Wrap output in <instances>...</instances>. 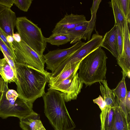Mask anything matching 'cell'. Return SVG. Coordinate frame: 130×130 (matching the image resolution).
Here are the masks:
<instances>
[{
	"mask_svg": "<svg viewBox=\"0 0 130 130\" xmlns=\"http://www.w3.org/2000/svg\"><path fill=\"white\" fill-rule=\"evenodd\" d=\"M113 109V119L110 130H130V118L126 116L118 104Z\"/></svg>",
	"mask_w": 130,
	"mask_h": 130,
	"instance_id": "obj_16",
	"label": "cell"
},
{
	"mask_svg": "<svg viewBox=\"0 0 130 130\" xmlns=\"http://www.w3.org/2000/svg\"><path fill=\"white\" fill-rule=\"evenodd\" d=\"M90 20L84 22L81 24L68 30L66 34L70 37L71 44H75L82 39H90L92 32L94 28L96 19V13L91 14Z\"/></svg>",
	"mask_w": 130,
	"mask_h": 130,
	"instance_id": "obj_10",
	"label": "cell"
},
{
	"mask_svg": "<svg viewBox=\"0 0 130 130\" xmlns=\"http://www.w3.org/2000/svg\"><path fill=\"white\" fill-rule=\"evenodd\" d=\"M113 108L106 106L100 115V130H110L113 119Z\"/></svg>",
	"mask_w": 130,
	"mask_h": 130,
	"instance_id": "obj_22",
	"label": "cell"
},
{
	"mask_svg": "<svg viewBox=\"0 0 130 130\" xmlns=\"http://www.w3.org/2000/svg\"><path fill=\"white\" fill-rule=\"evenodd\" d=\"M4 86V81L2 78L0 77V96L3 92Z\"/></svg>",
	"mask_w": 130,
	"mask_h": 130,
	"instance_id": "obj_35",
	"label": "cell"
},
{
	"mask_svg": "<svg viewBox=\"0 0 130 130\" xmlns=\"http://www.w3.org/2000/svg\"><path fill=\"white\" fill-rule=\"evenodd\" d=\"M0 50L3 53L4 58L5 59L6 61L13 69L14 72L16 74L14 61L8 55L7 53L3 49L0 48Z\"/></svg>",
	"mask_w": 130,
	"mask_h": 130,
	"instance_id": "obj_27",
	"label": "cell"
},
{
	"mask_svg": "<svg viewBox=\"0 0 130 130\" xmlns=\"http://www.w3.org/2000/svg\"><path fill=\"white\" fill-rule=\"evenodd\" d=\"M93 102L94 103H96L98 105L101 111L104 109L106 106L105 102L100 95L98 98L93 100Z\"/></svg>",
	"mask_w": 130,
	"mask_h": 130,
	"instance_id": "obj_30",
	"label": "cell"
},
{
	"mask_svg": "<svg viewBox=\"0 0 130 130\" xmlns=\"http://www.w3.org/2000/svg\"><path fill=\"white\" fill-rule=\"evenodd\" d=\"M7 42L12 46V43L13 42L14 40L12 36L8 35L7 37Z\"/></svg>",
	"mask_w": 130,
	"mask_h": 130,
	"instance_id": "obj_36",
	"label": "cell"
},
{
	"mask_svg": "<svg viewBox=\"0 0 130 130\" xmlns=\"http://www.w3.org/2000/svg\"><path fill=\"white\" fill-rule=\"evenodd\" d=\"M14 40L17 42H20L21 40V37L18 33H14L12 36Z\"/></svg>",
	"mask_w": 130,
	"mask_h": 130,
	"instance_id": "obj_34",
	"label": "cell"
},
{
	"mask_svg": "<svg viewBox=\"0 0 130 130\" xmlns=\"http://www.w3.org/2000/svg\"><path fill=\"white\" fill-rule=\"evenodd\" d=\"M15 13L7 8L0 13V27L7 35L13 36L17 20Z\"/></svg>",
	"mask_w": 130,
	"mask_h": 130,
	"instance_id": "obj_13",
	"label": "cell"
},
{
	"mask_svg": "<svg viewBox=\"0 0 130 130\" xmlns=\"http://www.w3.org/2000/svg\"><path fill=\"white\" fill-rule=\"evenodd\" d=\"M40 130H46L44 126H43L40 129Z\"/></svg>",
	"mask_w": 130,
	"mask_h": 130,
	"instance_id": "obj_38",
	"label": "cell"
},
{
	"mask_svg": "<svg viewBox=\"0 0 130 130\" xmlns=\"http://www.w3.org/2000/svg\"><path fill=\"white\" fill-rule=\"evenodd\" d=\"M107 58L104 51L100 46L81 60L78 75L86 87L106 78Z\"/></svg>",
	"mask_w": 130,
	"mask_h": 130,
	"instance_id": "obj_3",
	"label": "cell"
},
{
	"mask_svg": "<svg viewBox=\"0 0 130 130\" xmlns=\"http://www.w3.org/2000/svg\"><path fill=\"white\" fill-rule=\"evenodd\" d=\"M15 26L22 40L41 56L46 47L41 28L25 17L17 18Z\"/></svg>",
	"mask_w": 130,
	"mask_h": 130,
	"instance_id": "obj_5",
	"label": "cell"
},
{
	"mask_svg": "<svg viewBox=\"0 0 130 130\" xmlns=\"http://www.w3.org/2000/svg\"><path fill=\"white\" fill-rule=\"evenodd\" d=\"M14 0H0V4L10 8L14 4Z\"/></svg>",
	"mask_w": 130,
	"mask_h": 130,
	"instance_id": "obj_32",
	"label": "cell"
},
{
	"mask_svg": "<svg viewBox=\"0 0 130 130\" xmlns=\"http://www.w3.org/2000/svg\"><path fill=\"white\" fill-rule=\"evenodd\" d=\"M85 42L80 41L68 48L57 49L50 51L43 57L46 63V70L53 72L68 57L80 48Z\"/></svg>",
	"mask_w": 130,
	"mask_h": 130,
	"instance_id": "obj_9",
	"label": "cell"
},
{
	"mask_svg": "<svg viewBox=\"0 0 130 130\" xmlns=\"http://www.w3.org/2000/svg\"><path fill=\"white\" fill-rule=\"evenodd\" d=\"M19 125L23 130H40L43 126L39 115L34 111L20 120Z\"/></svg>",
	"mask_w": 130,
	"mask_h": 130,
	"instance_id": "obj_17",
	"label": "cell"
},
{
	"mask_svg": "<svg viewBox=\"0 0 130 130\" xmlns=\"http://www.w3.org/2000/svg\"><path fill=\"white\" fill-rule=\"evenodd\" d=\"M108 3L112 9L115 20V25L118 27L123 36L125 23L126 21V19L119 6L117 0H112Z\"/></svg>",
	"mask_w": 130,
	"mask_h": 130,
	"instance_id": "obj_21",
	"label": "cell"
},
{
	"mask_svg": "<svg viewBox=\"0 0 130 130\" xmlns=\"http://www.w3.org/2000/svg\"><path fill=\"white\" fill-rule=\"evenodd\" d=\"M116 26L117 30V48L118 55V58L121 55L122 52L123 36L118 26Z\"/></svg>",
	"mask_w": 130,
	"mask_h": 130,
	"instance_id": "obj_26",
	"label": "cell"
},
{
	"mask_svg": "<svg viewBox=\"0 0 130 130\" xmlns=\"http://www.w3.org/2000/svg\"><path fill=\"white\" fill-rule=\"evenodd\" d=\"M77 71H75L68 78L60 82L48 84V90H55L60 91L66 102L76 100L83 84L79 77Z\"/></svg>",
	"mask_w": 130,
	"mask_h": 130,
	"instance_id": "obj_6",
	"label": "cell"
},
{
	"mask_svg": "<svg viewBox=\"0 0 130 130\" xmlns=\"http://www.w3.org/2000/svg\"><path fill=\"white\" fill-rule=\"evenodd\" d=\"M125 106L127 113L129 115L130 112V91H127L125 102Z\"/></svg>",
	"mask_w": 130,
	"mask_h": 130,
	"instance_id": "obj_33",
	"label": "cell"
},
{
	"mask_svg": "<svg viewBox=\"0 0 130 130\" xmlns=\"http://www.w3.org/2000/svg\"><path fill=\"white\" fill-rule=\"evenodd\" d=\"M117 30L114 25L111 29L106 32L103 37L100 46L108 50L116 59L118 58L117 44Z\"/></svg>",
	"mask_w": 130,
	"mask_h": 130,
	"instance_id": "obj_14",
	"label": "cell"
},
{
	"mask_svg": "<svg viewBox=\"0 0 130 130\" xmlns=\"http://www.w3.org/2000/svg\"><path fill=\"white\" fill-rule=\"evenodd\" d=\"M102 1L101 0H94L92 6L90 8L91 14L96 13L99 8L100 4Z\"/></svg>",
	"mask_w": 130,
	"mask_h": 130,
	"instance_id": "obj_31",
	"label": "cell"
},
{
	"mask_svg": "<svg viewBox=\"0 0 130 130\" xmlns=\"http://www.w3.org/2000/svg\"><path fill=\"white\" fill-rule=\"evenodd\" d=\"M103 37L98 32L92 35L91 39L67 58L53 72L50 77L56 76L61 72L66 65L68 63H74L80 61L84 57L100 46Z\"/></svg>",
	"mask_w": 130,
	"mask_h": 130,
	"instance_id": "obj_8",
	"label": "cell"
},
{
	"mask_svg": "<svg viewBox=\"0 0 130 130\" xmlns=\"http://www.w3.org/2000/svg\"><path fill=\"white\" fill-rule=\"evenodd\" d=\"M8 84L4 82L0 96V117L4 119L15 117L20 120L34 111L33 104L22 99L15 90L9 89Z\"/></svg>",
	"mask_w": 130,
	"mask_h": 130,
	"instance_id": "obj_4",
	"label": "cell"
},
{
	"mask_svg": "<svg viewBox=\"0 0 130 130\" xmlns=\"http://www.w3.org/2000/svg\"><path fill=\"white\" fill-rule=\"evenodd\" d=\"M0 75L4 82L7 83H16V74L4 58L0 59Z\"/></svg>",
	"mask_w": 130,
	"mask_h": 130,
	"instance_id": "obj_20",
	"label": "cell"
},
{
	"mask_svg": "<svg viewBox=\"0 0 130 130\" xmlns=\"http://www.w3.org/2000/svg\"><path fill=\"white\" fill-rule=\"evenodd\" d=\"M119 6L123 13L126 20L130 23V0H117Z\"/></svg>",
	"mask_w": 130,
	"mask_h": 130,
	"instance_id": "obj_24",
	"label": "cell"
},
{
	"mask_svg": "<svg viewBox=\"0 0 130 130\" xmlns=\"http://www.w3.org/2000/svg\"><path fill=\"white\" fill-rule=\"evenodd\" d=\"M7 8V7L5 6L0 4V13Z\"/></svg>",
	"mask_w": 130,
	"mask_h": 130,
	"instance_id": "obj_37",
	"label": "cell"
},
{
	"mask_svg": "<svg viewBox=\"0 0 130 130\" xmlns=\"http://www.w3.org/2000/svg\"><path fill=\"white\" fill-rule=\"evenodd\" d=\"M7 35L0 27V38L5 43L12 53L14 54L12 46L7 42Z\"/></svg>",
	"mask_w": 130,
	"mask_h": 130,
	"instance_id": "obj_29",
	"label": "cell"
},
{
	"mask_svg": "<svg viewBox=\"0 0 130 130\" xmlns=\"http://www.w3.org/2000/svg\"><path fill=\"white\" fill-rule=\"evenodd\" d=\"M17 80L15 83L19 96L33 104L45 93V88L51 73L41 71L26 63L15 62Z\"/></svg>",
	"mask_w": 130,
	"mask_h": 130,
	"instance_id": "obj_1",
	"label": "cell"
},
{
	"mask_svg": "<svg viewBox=\"0 0 130 130\" xmlns=\"http://www.w3.org/2000/svg\"><path fill=\"white\" fill-rule=\"evenodd\" d=\"M83 15L66 14L56 25L52 31V34L66 33L69 30L80 25L87 21Z\"/></svg>",
	"mask_w": 130,
	"mask_h": 130,
	"instance_id": "obj_12",
	"label": "cell"
},
{
	"mask_svg": "<svg viewBox=\"0 0 130 130\" xmlns=\"http://www.w3.org/2000/svg\"><path fill=\"white\" fill-rule=\"evenodd\" d=\"M32 1V0H14V4L21 10L27 12Z\"/></svg>",
	"mask_w": 130,
	"mask_h": 130,
	"instance_id": "obj_25",
	"label": "cell"
},
{
	"mask_svg": "<svg viewBox=\"0 0 130 130\" xmlns=\"http://www.w3.org/2000/svg\"><path fill=\"white\" fill-rule=\"evenodd\" d=\"M12 47L16 61L26 63L41 71L45 70V62L43 56L39 55L22 40L20 42L14 40Z\"/></svg>",
	"mask_w": 130,
	"mask_h": 130,
	"instance_id": "obj_7",
	"label": "cell"
},
{
	"mask_svg": "<svg viewBox=\"0 0 130 130\" xmlns=\"http://www.w3.org/2000/svg\"><path fill=\"white\" fill-rule=\"evenodd\" d=\"M3 49L5 51L14 61H16V57L15 55L12 53L10 50L8 48L5 43L0 38V48Z\"/></svg>",
	"mask_w": 130,
	"mask_h": 130,
	"instance_id": "obj_28",
	"label": "cell"
},
{
	"mask_svg": "<svg viewBox=\"0 0 130 130\" xmlns=\"http://www.w3.org/2000/svg\"><path fill=\"white\" fill-rule=\"evenodd\" d=\"M99 83L102 97L105 103L106 106L113 108L118 104V103L112 90L109 87L107 81L105 79Z\"/></svg>",
	"mask_w": 130,
	"mask_h": 130,
	"instance_id": "obj_18",
	"label": "cell"
},
{
	"mask_svg": "<svg viewBox=\"0 0 130 130\" xmlns=\"http://www.w3.org/2000/svg\"><path fill=\"white\" fill-rule=\"evenodd\" d=\"M129 24L125 22L123 35L122 54L117 59V63L122 70V73L128 77L130 76V35Z\"/></svg>",
	"mask_w": 130,
	"mask_h": 130,
	"instance_id": "obj_11",
	"label": "cell"
},
{
	"mask_svg": "<svg viewBox=\"0 0 130 130\" xmlns=\"http://www.w3.org/2000/svg\"><path fill=\"white\" fill-rule=\"evenodd\" d=\"M122 74L123 76L122 80L118 83L116 88L112 90L116 96L119 107L126 116L129 118V115L127 113L125 106L126 98L128 91L125 82V78L126 76L124 74Z\"/></svg>",
	"mask_w": 130,
	"mask_h": 130,
	"instance_id": "obj_15",
	"label": "cell"
},
{
	"mask_svg": "<svg viewBox=\"0 0 130 130\" xmlns=\"http://www.w3.org/2000/svg\"><path fill=\"white\" fill-rule=\"evenodd\" d=\"M80 61L73 63H67L58 75L54 77L49 76L48 83V84L56 83L67 79L75 71L78 70Z\"/></svg>",
	"mask_w": 130,
	"mask_h": 130,
	"instance_id": "obj_19",
	"label": "cell"
},
{
	"mask_svg": "<svg viewBox=\"0 0 130 130\" xmlns=\"http://www.w3.org/2000/svg\"><path fill=\"white\" fill-rule=\"evenodd\" d=\"M44 40L46 43L58 46L64 45L71 41L70 37L68 34L62 33L52 34L48 38L45 37Z\"/></svg>",
	"mask_w": 130,
	"mask_h": 130,
	"instance_id": "obj_23",
	"label": "cell"
},
{
	"mask_svg": "<svg viewBox=\"0 0 130 130\" xmlns=\"http://www.w3.org/2000/svg\"><path fill=\"white\" fill-rule=\"evenodd\" d=\"M48 90L42 96L44 113L54 130H73L76 125L61 92L55 90Z\"/></svg>",
	"mask_w": 130,
	"mask_h": 130,
	"instance_id": "obj_2",
	"label": "cell"
}]
</instances>
